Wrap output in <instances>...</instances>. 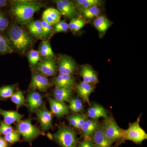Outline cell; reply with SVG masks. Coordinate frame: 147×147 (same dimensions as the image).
<instances>
[{"instance_id":"22","label":"cell","mask_w":147,"mask_h":147,"mask_svg":"<svg viewBox=\"0 0 147 147\" xmlns=\"http://www.w3.org/2000/svg\"><path fill=\"white\" fill-rule=\"evenodd\" d=\"M72 92V88H55L53 94L55 100L64 102L71 98Z\"/></svg>"},{"instance_id":"36","label":"cell","mask_w":147,"mask_h":147,"mask_svg":"<svg viewBox=\"0 0 147 147\" xmlns=\"http://www.w3.org/2000/svg\"><path fill=\"white\" fill-rule=\"evenodd\" d=\"M69 29V25L64 21H60L55 24L54 27V32L55 33L64 32H66Z\"/></svg>"},{"instance_id":"42","label":"cell","mask_w":147,"mask_h":147,"mask_svg":"<svg viewBox=\"0 0 147 147\" xmlns=\"http://www.w3.org/2000/svg\"><path fill=\"white\" fill-rule=\"evenodd\" d=\"M0 147H7V144L6 141L0 137Z\"/></svg>"},{"instance_id":"41","label":"cell","mask_w":147,"mask_h":147,"mask_svg":"<svg viewBox=\"0 0 147 147\" xmlns=\"http://www.w3.org/2000/svg\"><path fill=\"white\" fill-rule=\"evenodd\" d=\"M77 119H78V114H76V115H72L69 116L68 120L69 123L72 126L76 127L77 123Z\"/></svg>"},{"instance_id":"29","label":"cell","mask_w":147,"mask_h":147,"mask_svg":"<svg viewBox=\"0 0 147 147\" xmlns=\"http://www.w3.org/2000/svg\"><path fill=\"white\" fill-rule=\"evenodd\" d=\"M13 51L9 42L4 36L0 34V53L9 54Z\"/></svg>"},{"instance_id":"40","label":"cell","mask_w":147,"mask_h":147,"mask_svg":"<svg viewBox=\"0 0 147 147\" xmlns=\"http://www.w3.org/2000/svg\"><path fill=\"white\" fill-rule=\"evenodd\" d=\"M77 147H94L91 140L84 139L83 141L79 142Z\"/></svg>"},{"instance_id":"31","label":"cell","mask_w":147,"mask_h":147,"mask_svg":"<svg viewBox=\"0 0 147 147\" xmlns=\"http://www.w3.org/2000/svg\"><path fill=\"white\" fill-rule=\"evenodd\" d=\"M28 59L30 65L32 67H34L40 61L41 55L39 51L36 50H32L28 54Z\"/></svg>"},{"instance_id":"37","label":"cell","mask_w":147,"mask_h":147,"mask_svg":"<svg viewBox=\"0 0 147 147\" xmlns=\"http://www.w3.org/2000/svg\"><path fill=\"white\" fill-rule=\"evenodd\" d=\"M13 127L11 125L7 124L4 121H1L0 123V135L4 136L13 131Z\"/></svg>"},{"instance_id":"16","label":"cell","mask_w":147,"mask_h":147,"mask_svg":"<svg viewBox=\"0 0 147 147\" xmlns=\"http://www.w3.org/2000/svg\"><path fill=\"white\" fill-rule=\"evenodd\" d=\"M77 93L85 102H88L91 105L89 101V97L93 92L94 87L91 84L83 82L79 83L76 87Z\"/></svg>"},{"instance_id":"34","label":"cell","mask_w":147,"mask_h":147,"mask_svg":"<svg viewBox=\"0 0 147 147\" xmlns=\"http://www.w3.org/2000/svg\"><path fill=\"white\" fill-rule=\"evenodd\" d=\"M5 140L10 144H14L19 142L20 139V134L17 131L13 130L10 133L5 135Z\"/></svg>"},{"instance_id":"18","label":"cell","mask_w":147,"mask_h":147,"mask_svg":"<svg viewBox=\"0 0 147 147\" xmlns=\"http://www.w3.org/2000/svg\"><path fill=\"white\" fill-rule=\"evenodd\" d=\"M61 14L56 9L49 8L43 11L42 19L51 26L55 25L60 21Z\"/></svg>"},{"instance_id":"35","label":"cell","mask_w":147,"mask_h":147,"mask_svg":"<svg viewBox=\"0 0 147 147\" xmlns=\"http://www.w3.org/2000/svg\"><path fill=\"white\" fill-rule=\"evenodd\" d=\"M41 28H42V33H41L40 38H42V39L46 38L49 36L51 34L53 30L52 26L47 24L43 20L41 21Z\"/></svg>"},{"instance_id":"9","label":"cell","mask_w":147,"mask_h":147,"mask_svg":"<svg viewBox=\"0 0 147 147\" xmlns=\"http://www.w3.org/2000/svg\"><path fill=\"white\" fill-rule=\"evenodd\" d=\"M36 69L43 76H54L56 72V62L53 58H45L38 63Z\"/></svg>"},{"instance_id":"23","label":"cell","mask_w":147,"mask_h":147,"mask_svg":"<svg viewBox=\"0 0 147 147\" xmlns=\"http://www.w3.org/2000/svg\"><path fill=\"white\" fill-rule=\"evenodd\" d=\"M94 27L99 32H105L111 26L110 21L104 16L97 17L94 23Z\"/></svg>"},{"instance_id":"14","label":"cell","mask_w":147,"mask_h":147,"mask_svg":"<svg viewBox=\"0 0 147 147\" xmlns=\"http://www.w3.org/2000/svg\"><path fill=\"white\" fill-rule=\"evenodd\" d=\"M48 101L51 113L57 117H62L68 114V109L64 102H60L49 97Z\"/></svg>"},{"instance_id":"17","label":"cell","mask_w":147,"mask_h":147,"mask_svg":"<svg viewBox=\"0 0 147 147\" xmlns=\"http://www.w3.org/2000/svg\"><path fill=\"white\" fill-rule=\"evenodd\" d=\"M87 116L90 119L95 120L100 118L105 119L108 117V112L101 105L97 103H93L88 109Z\"/></svg>"},{"instance_id":"5","label":"cell","mask_w":147,"mask_h":147,"mask_svg":"<svg viewBox=\"0 0 147 147\" xmlns=\"http://www.w3.org/2000/svg\"><path fill=\"white\" fill-rule=\"evenodd\" d=\"M140 116L134 122L129 123L128 128L123 130V139L137 144H141L147 139V134L140 126Z\"/></svg>"},{"instance_id":"15","label":"cell","mask_w":147,"mask_h":147,"mask_svg":"<svg viewBox=\"0 0 147 147\" xmlns=\"http://www.w3.org/2000/svg\"><path fill=\"white\" fill-rule=\"evenodd\" d=\"M30 111L35 112L39 109L43 104V100L39 93L32 91L28 94L26 99Z\"/></svg>"},{"instance_id":"13","label":"cell","mask_w":147,"mask_h":147,"mask_svg":"<svg viewBox=\"0 0 147 147\" xmlns=\"http://www.w3.org/2000/svg\"><path fill=\"white\" fill-rule=\"evenodd\" d=\"M97 120L87 119L80 129L84 139H89L92 137L99 125Z\"/></svg>"},{"instance_id":"11","label":"cell","mask_w":147,"mask_h":147,"mask_svg":"<svg viewBox=\"0 0 147 147\" xmlns=\"http://www.w3.org/2000/svg\"><path fill=\"white\" fill-rule=\"evenodd\" d=\"M76 69V64L70 57L65 55L61 57L59 63L60 74L71 75Z\"/></svg>"},{"instance_id":"4","label":"cell","mask_w":147,"mask_h":147,"mask_svg":"<svg viewBox=\"0 0 147 147\" xmlns=\"http://www.w3.org/2000/svg\"><path fill=\"white\" fill-rule=\"evenodd\" d=\"M105 136L110 143H113L123 139V130L121 128L113 117L104 119L102 123Z\"/></svg>"},{"instance_id":"39","label":"cell","mask_w":147,"mask_h":147,"mask_svg":"<svg viewBox=\"0 0 147 147\" xmlns=\"http://www.w3.org/2000/svg\"><path fill=\"white\" fill-rule=\"evenodd\" d=\"M87 119V117L83 115L78 114L77 125L76 128L80 129L85 122Z\"/></svg>"},{"instance_id":"2","label":"cell","mask_w":147,"mask_h":147,"mask_svg":"<svg viewBox=\"0 0 147 147\" xmlns=\"http://www.w3.org/2000/svg\"><path fill=\"white\" fill-rule=\"evenodd\" d=\"M9 41L14 48L24 53L32 43L31 37L24 29L16 24H13L8 32Z\"/></svg>"},{"instance_id":"43","label":"cell","mask_w":147,"mask_h":147,"mask_svg":"<svg viewBox=\"0 0 147 147\" xmlns=\"http://www.w3.org/2000/svg\"><path fill=\"white\" fill-rule=\"evenodd\" d=\"M8 2V1L6 0H0V8L7 5Z\"/></svg>"},{"instance_id":"32","label":"cell","mask_w":147,"mask_h":147,"mask_svg":"<svg viewBox=\"0 0 147 147\" xmlns=\"http://www.w3.org/2000/svg\"><path fill=\"white\" fill-rule=\"evenodd\" d=\"M11 98V101L16 105L17 109L24 105L25 103L24 96L21 91H18L14 93Z\"/></svg>"},{"instance_id":"20","label":"cell","mask_w":147,"mask_h":147,"mask_svg":"<svg viewBox=\"0 0 147 147\" xmlns=\"http://www.w3.org/2000/svg\"><path fill=\"white\" fill-rule=\"evenodd\" d=\"M0 115L3 118L4 122L9 125L16 122L21 121L23 118V115L17 111H7L1 108Z\"/></svg>"},{"instance_id":"10","label":"cell","mask_w":147,"mask_h":147,"mask_svg":"<svg viewBox=\"0 0 147 147\" xmlns=\"http://www.w3.org/2000/svg\"><path fill=\"white\" fill-rule=\"evenodd\" d=\"M91 142L94 147H112V144L105 136L102 123L99 124L98 127L93 134Z\"/></svg>"},{"instance_id":"7","label":"cell","mask_w":147,"mask_h":147,"mask_svg":"<svg viewBox=\"0 0 147 147\" xmlns=\"http://www.w3.org/2000/svg\"><path fill=\"white\" fill-rule=\"evenodd\" d=\"M57 10L61 15H63L69 19L76 18L78 16L76 7L69 0H58L55 1Z\"/></svg>"},{"instance_id":"25","label":"cell","mask_w":147,"mask_h":147,"mask_svg":"<svg viewBox=\"0 0 147 147\" xmlns=\"http://www.w3.org/2000/svg\"><path fill=\"white\" fill-rule=\"evenodd\" d=\"M39 52L41 56L45 58H53L55 56L50 43L47 41H42Z\"/></svg>"},{"instance_id":"38","label":"cell","mask_w":147,"mask_h":147,"mask_svg":"<svg viewBox=\"0 0 147 147\" xmlns=\"http://www.w3.org/2000/svg\"><path fill=\"white\" fill-rule=\"evenodd\" d=\"M9 22L3 12L0 11V32H3L8 27Z\"/></svg>"},{"instance_id":"28","label":"cell","mask_w":147,"mask_h":147,"mask_svg":"<svg viewBox=\"0 0 147 147\" xmlns=\"http://www.w3.org/2000/svg\"><path fill=\"white\" fill-rule=\"evenodd\" d=\"M76 5L81 8H88L100 5V1L98 0H77L75 1Z\"/></svg>"},{"instance_id":"27","label":"cell","mask_w":147,"mask_h":147,"mask_svg":"<svg viewBox=\"0 0 147 147\" xmlns=\"http://www.w3.org/2000/svg\"><path fill=\"white\" fill-rule=\"evenodd\" d=\"M86 22L82 18H76L72 19L69 25V28L74 32L80 30L85 26Z\"/></svg>"},{"instance_id":"24","label":"cell","mask_w":147,"mask_h":147,"mask_svg":"<svg viewBox=\"0 0 147 147\" xmlns=\"http://www.w3.org/2000/svg\"><path fill=\"white\" fill-rule=\"evenodd\" d=\"M29 31L32 34L36 37L41 38L42 28L41 21L39 20L29 21L27 23Z\"/></svg>"},{"instance_id":"8","label":"cell","mask_w":147,"mask_h":147,"mask_svg":"<svg viewBox=\"0 0 147 147\" xmlns=\"http://www.w3.org/2000/svg\"><path fill=\"white\" fill-rule=\"evenodd\" d=\"M36 115L40 123L42 131H45L53 128V116L52 113L47 109L45 105L37 110Z\"/></svg>"},{"instance_id":"26","label":"cell","mask_w":147,"mask_h":147,"mask_svg":"<svg viewBox=\"0 0 147 147\" xmlns=\"http://www.w3.org/2000/svg\"><path fill=\"white\" fill-rule=\"evenodd\" d=\"M69 101V108L73 113H81L84 110V106L81 99L78 98H71Z\"/></svg>"},{"instance_id":"30","label":"cell","mask_w":147,"mask_h":147,"mask_svg":"<svg viewBox=\"0 0 147 147\" xmlns=\"http://www.w3.org/2000/svg\"><path fill=\"white\" fill-rule=\"evenodd\" d=\"M100 10L98 7L94 6L89 8L84 9L82 11L83 16L86 18L92 19L98 16Z\"/></svg>"},{"instance_id":"19","label":"cell","mask_w":147,"mask_h":147,"mask_svg":"<svg viewBox=\"0 0 147 147\" xmlns=\"http://www.w3.org/2000/svg\"><path fill=\"white\" fill-rule=\"evenodd\" d=\"M75 80L71 75L59 74L54 80L56 88H71L74 85Z\"/></svg>"},{"instance_id":"21","label":"cell","mask_w":147,"mask_h":147,"mask_svg":"<svg viewBox=\"0 0 147 147\" xmlns=\"http://www.w3.org/2000/svg\"><path fill=\"white\" fill-rule=\"evenodd\" d=\"M80 74L84 79V82L88 84L96 83L97 81V76L94 71L89 66H82Z\"/></svg>"},{"instance_id":"1","label":"cell","mask_w":147,"mask_h":147,"mask_svg":"<svg viewBox=\"0 0 147 147\" xmlns=\"http://www.w3.org/2000/svg\"><path fill=\"white\" fill-rule=\"evenodd\" d=\"M11 13L20 23H27L34 13L44 5L41 3L28 1H13Z\"/></svg>"},{"instance_id":"12","label":"cell","mask_w":147,"mask_h":147,"mask_svg":"<svg viewBox=\"0 0 147 147\" xmlns=\"http://www.w3.org/2000/svg\"><path fill=\"white\" fill-rule=\"evenodd\" d=\"M50 86L49 80L46 76L34 72L32 74L30 88L39 90L41 92L45 91Z\"/></svg>"},{"instance_id":"3","label":"cell","mask_w":147,"mask_h":147,"mask_svg":"<svg viewBox=\"0 0 147 147\" xmlns=\"http://www.w3.org/2000/svg\"><path fill=\"white\" fill-rule=\"evenodd\" d=\"M53 138L60 147H77L79 143L76 131L67 125L60 127Z\"/></svg>"},{"instance_id":"33","label":"cell","mask_w":147,"mask_h":147,"mask_svg":"<svg viewBox=\"0 0 147 147\" xmlns=\"http://www.w3.org/2000/svg\"><path fill=\"white\" fill-rule=\"evenodd\" d=\"M14 86H4L0 88V98H7L11 97L14 93Z\"/></svg>"},{"instance_id":"6","label":"cell","mask_w":147,"mask_h":147,"mask_svg":"<svg viewBox=\"0 0 147 147\" xmlns=\"http://www.w3.org/2000/svg\"><path fill=\"white\" fill-rule=\"evenodd\" d=\"M16 131L22 135L25 141L30 142L42 134V132L33 125L30 119L18 122L16 125Z\"/></svg>"}]
</instances>
